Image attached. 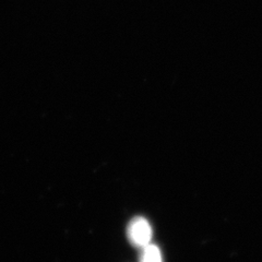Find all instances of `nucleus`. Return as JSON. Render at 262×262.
I'll use <instances>...</instances> for the list:
<instances>
[{"instance_id":"obj_2","label":"nucleus","mask_w":262,"mask_h":262,"mask_svg":"<svg viewBox=\"0 0 262 262\" xmlns=\"http://www.w3.org/2000/svg\"><path fill=\"white\" fill-rule=\"evenodd\" d=\"M140 250L139 262H163L162 252L157 245L150 243Z\"/></svg>"},{"instance_id":"obj_1","label":"nucleus","mask_w":262,"mask_h":262,"mask_svg":"<svg viewBox=\"0 0 262 262\" xmlns=\"http://www.w3.org/2000/svg\"><path fill=\"white\" fill-rule=\"evenodd\" d=\"M152 235L151 224L142 216L134 217L127 226V237L130 244L139 249L151 243Z\"/></svg>"}]
</instances>
